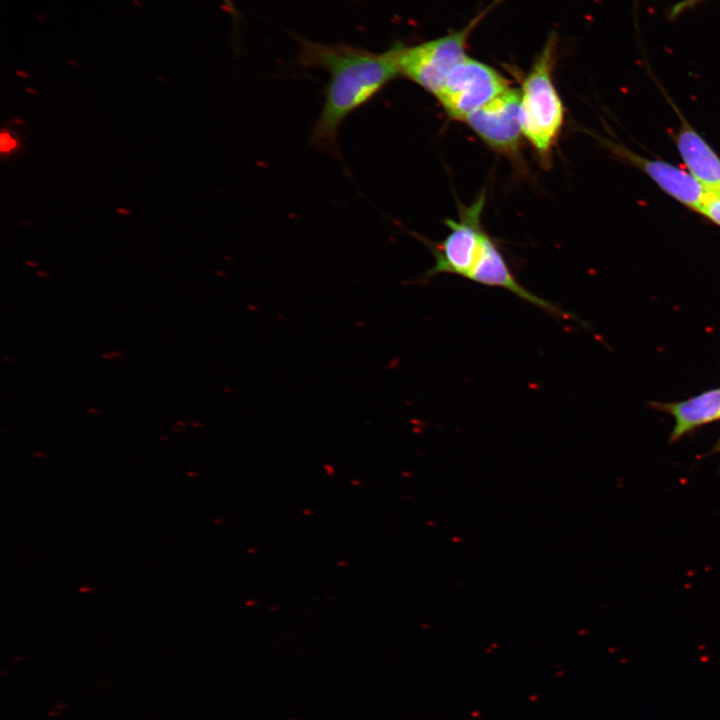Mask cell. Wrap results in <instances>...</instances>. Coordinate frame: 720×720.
Listing matches in <instances>:
<instances>
[{
    "mask_svg": "<svg viewBox=\"0 0 720 720\" xmlns=\"http://www.w3.org/2000/svg\"><path fill=\"white\" fill-rule=\"evenodd\" d=\"M484 202V195H481L473 204L462 208L459 220L445 221L450 232L442 242L428 244L435 262L419 282L425 283L444 273L467 278L481 256L487 236L480 225Z\"/></svg>",
    "mask_w": 720,
    "mask_h": 720,
    "instance_id": "obj_3",
    "label": "cell"
},
{
    "mask_svg": "<svg viewBox=\"0 0 720 720\" xmlns=\"http://www.w3.org/2000/svg\"><path fill=\"white\" fill-rule=\"evenodd\" d=\"M471 28L469 25L415 46L398 44L400 76L436 96L452 69L467 56L465 48Z\"/></svg>",
    "mask_w": 720,
    "mask_h": 720,
    "instance_id": "obj_4",
    "label": "cell"
},
{
    "mask_svg": "<svg viewBox=\"0 0 720 720\" xmlns=\"http://www.w3.org/2000/svg\"><path fill=\"white\" fill-rule=\"evenodd\" d=\"M508 88L507 80L498 71L466 56L452 69L435 97L448 116L465 121Z\"/></svg>",
    "mask_w": 720,
    "mask_h": 720,
    "instance_id": "obj_5",
    "label": "cell"
},
{
    "mask_svg": "<svg viewBox=\"0 0 720 720\" xmlns=\"http://www.w3.org/2000/svg\"><path fill=\"white\" fill-rule=\"evenodd\" d=\"M160 439H166V440H167V439H169V438L166 437V436H161Z\"/></svg>",
    "mask_w": 720,
    "mask_h": 720,
    "instance_id": "obj_22",
    "label": "cell"
},
{
    "mask_svg": "<svg viewBox=\"0 0 720 720\" xmlns=\"http://www.w3.org/2000/svg\"><path fill=\"white\" fill-rule=\"evenodd\" d=\"M701 213L720 226V197L711 195Z\"/></svg>",
    "mask_w": 720,
    "mask_h": 720,
    "instance_id": "obj_11",
    "label": "cell"
},
{
    "mask_svg": "<svg viewBox=\"0 0 720 720\" xmlns=\"http://www.w3.org/2000/svg\"><path fill=\"white\" fill-rule=\"evenodd\" d=\"M171 430H172V431H177V432H181V431H182V430H181L180 428H178V427H171Z\"/></svg>",
    "mask_w": 720,
    "mask_h": 720,
    "instance_id": "obj_20",
    "label": "cell"
},
{
    "mask_svg": "<svg viewBox=\"0 0 720 720\" xmlns=\"http://www.w3.org/2000/svg\"><path fill=\"white\" fill-rule=\"evenodd\" d=\"M701 1L702 0H682L673 6L671 10V16L676 17L677 15L683 13L685 10L694 7Z\"/></svg>",
    "mask_w": 720,
    "mask_h": 720,
    "instance_id": "obj_12",
    "label": "cell"
},
{
    "mask_svg": "<svg viewBox=\"0 0 720 720\" xmlns=\"http://www.w3.org/2000/svg\"><path fill=\"white\" fill-rule=\"evenodd\" d=\"M676 144L689 173L709 194L720 197V158L684 118Z\"/></svg>",
    "mask_w": 720,
    "mask_h": 720,
    "instance_id": "obj_9",
    "label": "cell"
},
{
    "mask_svg": "<svg viewBox=\"0 0 720 720\" xmlns=\"http://www.w3.org/2000/svg\"><path fill=\"white\" fill-rule=\"evenodd\" d=\"M110 354H111L114 358H115V357H121V356H122V353H120L119 351H111Z\"/></svg>",
    "mask_w": 720,
    "mask_h": 720,
    "instance_id": "obj_16",
    "label": "cell"
},
{
    "mask_svg": "<svg viewBox=\"0 0 720 720\" xmlns=\"http://www.w3.org/2000/svg\"><path fill=\"white\" fill-rule=\"evenodd\" d=\"M555 40L549 39L521 88L523 136L549 162L564 122V108L553 83Z\"/></svg>",
    "mask_w": 720,
    "mask_h": 720,
    "instance_id": "obj_2",
    "label": "cell"
},
{
    "mask_svg": "<svg viewBox=\"0 0 720 720\" xmlns=\"http://www.w3.org/2000/svg\"><path fill=\"white\" fill-rule=\"evenodd\" d=\"M466 279L482 285L506 289L551 316L565 320L575 319L572 314L522 286L513 275L501 251L488 235L485 238L481 256Z\"/></svg>",
    "mask_w": 720,
    "mask_h": 720,
    "instance_id": "obj_7",
    "label": "cell"
},
{
    "mask_svg": "<svg viewBox=\"0 0 720 720\" xmlns=\"http://www.w3.org/2000/svg\"><path fill=\"white\" fill-rule=\"evenodd\" d=\"M220 2L222 3L225 11L231 15L233 20H237L239 18V14L233 0H220Z\"/></svg>",
    "mask_w": 720,
    "mask_h": 720,
    "instance_id": "obj_13",
    "label": "cell"
},
{
    "mask_svg": "<svg viewBox=\"0 0 720 720\" xmlns=\"http://www.w3.org/2000/svg\"><path fill=\"white\" fill-rule=\"evenodd\" d=\"M624 158L641 168L667 194L701 213L711 194L690 174L661 160L647 159L625 148L617 150Z\"/></svg>",
    "mask_w": 720,
    "mask_h": 720,
    "instance_id": "obj_8",
    "label": "cell"
},
{
    "mask_svg": "<svg viewBox=\"0 0 720 720\" xmlns=\"http://www.w3.org/2000/svg\"><path fill=\"white\" fill-rule=\"evenodd\" d=\"M299 43L300 65L329 74L310 144L341 159L338 132L342 123L400 76L398 44L385 52H373L346 43L326 45L308 39H299Z\"/></svg>",
    "mask_w": 720,
    "mask_h": 720,
    "instance_id": "obj_1",
    "label": "cell"
},
{
    "mask_svg": "<svg viewBox=\"0 0 720 720\" xmlns=\"http://www.w3.org/2000/svg\"><path fill=\"white\" fill-rule=\"evenodd\" d=\"M674 418L671 440L720 418V388L666 406Z\"/></svg>",
    "mask_w": 720,
    "mask_h": 720,
    "instance_id": "obj_10",
    "label": "cell"
},
{
    "mask_svg": "<svg viewBox=\"0 0 720 720\" xmlns=\"http://www.w3.org/2000/svg\"><path fill=\"white\" fill-rule=\"evenodd\" d=\"M176 425L177 426H186V422L183 420H178V421H176Z\"/></svg>",
    "mask_w": 720,
    "mask_h": 720,
    "instance_id": "obj_17",
    "label": "cell"
},
{
    "mask_svg": "<svg viewBox=\"0 0 720 720\" xmlns=\"http://www.w3.org/2000/svg\"><path fill=\"white\" fill-rule=\"evenodd\" d=\"M34 456H36V457H45V454H44V453L37 452V453H34Z\"/></svg>",
    "mask_w": 720,
    "mask_h": 720,
    "instance_id": "obj_19",
    "label": "cell"
},
{
    "mask_svg": "<svg viewBox=\"0 0 720 720\" xmlns=\"http://www.w3.org/2000/svg\"><path fill=\"white\" fill-rule=\"evenodd\" d=\"M102 358H104V359H106V360H113V359H114V357H113L110 353H108V354H102Z\"/></svg>",
    "mask_w": 720,
    "mask_h": 720,
    "instance_id": "obj_15",
    "label": "cell"
},
{
    "mask_svg": "<svg viewBox=\"0 0 720 720\" xmlns=\"http://www.w3.org/2000/svg\"><path fill=\"white\" fill-rule=\"evenodd\" d=\"M497 1H500V0H497Z\"/></svg>",
    "mask_w": 720,
    "mask_h": 720,
    "instance_id": "obj_24",
    "label": "cell"
},
{
    "mask_svg": "<svg viewBox=\"0 0 720 720\" xmlns=\"http://www.w3.org/2000/svg\"><path fill=\"white\" fill-rule=\"evenodd\" d=\"M191 425H192V426H199L198 423H192Z\"/></svg>",
    "mask_w": 720,
    "mask_h": 720,
    "instance_id": "obj_23",
    "label": "cell"
},
{
    "mask_svg": "<svg viewBox=\"0 0 720 720\" xmlns=\"http://www.w3.org/2000/svg\"><path fill=\"white\" fill-rule=\"evenodd\" d=\"M15 141L12 140L8 135L1 136V150L9 151L15 146Z\"/></svg>",
    "mask_w": 720,
    "mask_h": 720,
    "instance_id": "obj_14",
    "label": "cell"
},
{
    "mask_svg": "<svg viewBox=\"0 0 720 720\" xmlns=\"http://www.w3.org/2000/svg\"><path fill=\"white\" fill-rule=\"evenodd\" d=\"M88 412H90V413H99V410H98V409H95V408H89V409H88Z\"/></svg>",
    "mask_w": 720,
    "mask_h": 720,
    "instance_id": "obj_18",
    "label": "cell"
},
{
    "mask_svg": "<svg viewBox=\"0 0 720 720\" xmlns=\"http://www.w3.org/2000/svg\"><path fill=\"white\" fill-rule=\"evenodd\" d=\"M3 359L7 360V361H13L11 358H7V357H4Z\"/></svg>",
    "mask_w": 720,
    "mask_h": 720,
    "instance_id": "obj_21",
    "label": "cell"
},
{
    "mask_svg": "<svg viewBox=\"0 0 720 720\" xmlns=\"http://www.w3.org/2000/svg\"><path fill=\"white\" fill-rule=\"evenodd\" d=\"M465 122L488 146L515 154L522 132L521 91L508 88L488 104L471 113Z\"/></svg>",
    "mask_w": 720,
    "mask_h": 720,
    "instance_id": "obj_6",
    "label": "cell"
}]
</instances>
